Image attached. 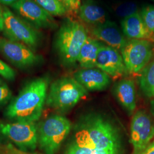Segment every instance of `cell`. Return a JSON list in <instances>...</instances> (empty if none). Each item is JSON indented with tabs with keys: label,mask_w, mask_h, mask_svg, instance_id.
<instances>
[{
	"label": "cell",
	"mask_w": 154,
	"mask_h": 154,
	"mask_svg": "<svg viewBox=\"0 0 154 154\" xmlns=\"http://www.w3.org/2000/svg\"><path fill=\"white\" fill-rule=\"evenodd\" d=\"M74 143L88 149L120 151L119 128L106 116L97 113L83 116L75 127Z\"/></svg>",
	"instance_id": "cell-1"
},
{
	"label": "cell",
	"mask_w": 154,
	"mask_h": 154,
	"mask_svg": "<svg viewBox=\"0 0 154 154\" xmlns=\"http://www.w3.org/2000/svg\"><path fill=\"white\" fill-rule=\"evenodd\" d=\"M49 79L39 77L26 84L6 109L5 116L11 121L36 122L46 103Z\"/></svg>",
	"instance_id": "cell-2"
},
{
	"label": "cell",
	"mask_w": 154,
	"mask_h": 154,
	"mask_svg": "<svg viewBox=\"0 0 154 154\" xmlns=\"http://www.w3.org/2000/svg\"><path fill=\"white\" fill-rule=\"evenodd\" d=\"M88 37L82 24L71 19L63 21L56 34L54 47L64 66H72L78 62L80 50Z\"/></svg>",
	"instance_id": "cell-3"
},
{
	"label": "cell",
	"mask_w": 154,
	"mask_h": 154,
	"mask_svg": "<svg viewBox=\"0 0 154 154\" xmlns=\"http://www.w3.org/2000/svg\"><path fill=\"white\" fill-rule=\"evenodd\" d=\"M88 94V90L73 77H63L51 83L46 104L59 112L70 110Z\"/></svg>",
	"instance_id": "cell-4"
},
{
	"label": "cell",
	"mask_w": 154,
	"mask_h": 154,
	"mask_svg": "<svg viewBox=\"0 0 154 154\" xmlns=\"http://www.w3.org/2000/svg\"><path fill=\"white\" fill-rule=\"evenodd\" d=\"M72 129V123L63 116H50L37 125L38 144L45 154H55Z\"/></svg>",
	"instance_id": "cell-5"
},
{
	"label": "cell",
	"mask_w": 154,
	"mask_h": 154,
	"mask_svg": "<svg viewBox=\"0 0 154 154\" xmlns=\"http://www.w3.org/2000/svg\"><path fill=\"white\" fill-rule=\"evenodd\" d=\"M4 20V35L11 41L21 43L34 51L41 41L38 30L32 26L8 8H2Z\"/></svg>",
	"instance_id": "cell-6"
},
{
	"label": "cell",
	"mask_w": 154,
	"mask_h": 154,
	"mask_svg": "<svg viewBox=\"0 0 154 154\" xmlns=\"http://www.w3.org/2000/svg\"><path fill=\"white\" fill-rule=\"evenodd\" d=\"M0 133L23 151H32L38 146L37 125L35 122L13 121L1 123Z\"/></svg>",
	"instance_id": "cell-7"
},
{
	"label": "cell",
	"mask_w": 154,
	"mask_h": 154,
	"mask_svg": "<svg viewBox=\"0 0 154 154\" xmlns=\"http://www.w3.org/2000/svg\"><path fill=\"white\" fill-rule=\"evenodd\" d=\"M120 51L127 72L131 74L142 72L152 56L151 42L145 39L127 41Z\"/></svg>",
	"instance_id": "cell-8"
},
{
	"label": "cell",
	"mask_w": 154,
	"mask_h": 154,
	"mask_svg": "<svg viewBox=\"0 0 154 154\" xmlns=\"http://www.w3.org/2000/svg\"><path fill=\"white\" fill-rule=\"evenodd\" d=\"M0 53L12 65L20 69H28L41 63L42 58L21 43L0 37Z\"/></svg>",
	"instance_id": "cell-9"
},
{
	"label": "cell",
	"mask_w": 154,
	"mask_h": 154,
	"mask_svg": "<svg viewBox=\"0 0 154 154\" xmlns=\"http://www.w3.org/2000/svg\"><path fill=\"white\" fill-rule=\"evenodd\" d=\"M18 16L37 29H55L58 24L53 16L45 11L34 0H18L11 5Z\"/></svg>",
	"instance_id": "cell-10"
},
{
	"label": "cell",
	"mask_w": 154,
	"mask_h": 154,
	"mask_svg": "<svg viewBox=\"0 0 154 154\" xmlns=\"http://www.w3.org/2000/svg\"><path fill=\"white\" fill-rule=\"evenodd\" d=\"M154 137V121L143 110L138 111L132 117L131 139L135 154H142Z\"/></svg>",
	"instance_id": "cell-11"
},
{
	"label": "cell",
	"mask_w": 154,
	"mask_h": 154,
	"mask_svg": "<svg viewBox=\"0 0 154 154\" xmlns=\"http://www.w3.org/2000/svg\"><path fill=\"white\" fill-rule=\"evenodd\" d=\"M96 66L114 79L124 77L128 73L121 54L107 45H103L100 48Z\"/></svg>",
	"instance_id": "cell-12"
},
{
	"label": "cell",
	"mask_w": 154,
	"mask_h": 154,
	"mask_svg": "<svg viewBox=\"0 0 154 154\" xmlns=\"http://www.w3.org/2000/svg\"><path fill=\"white\" fill-rule=\"evenodd\" d=\"M91 33L95 39L104 42L107 46L118 50H121L127 42L123 33L117 24L110 20L93 26Z\"/></svg>",
	"instance_id": "cell-13"
},
{
	"label": "cell",
	"mask_w": 154,
	"mask_h": 154,
	"mask_svg": "<svg viewBox=\"0 0 154 154\" xmlns=\"http://www.w3.org/2000/svg\"><path fill=\"white\" fill-rule=\"evenodd\" d=\"M74 78L89 90L101 91L110 85V77L98 68L83 69L74 74Z\"/></svg>",
	"instance_id": "cell-14"
},
{
	"label": "cell",
	"mask_w": 154,
	"mask_h": 154,
	"mask_svg": "<svg viewBox=\"0 0 154 154\" xmlns=\"http://www.w3.org/2000/svg\"><path fill=\"white\" fill-rule=\"evenodd\" d=\"M121 28L123 34L128 38L154 41L153 35L146 28L138 12L122 19Z\"/></svg>",
	"instance_id": "cell-15"
},
{
	"label": "cell",
	"mask_w": 154,
	"mask_h": 154,
	"mask_svg": "<svg viewBox=\"0 0 154 154\" xmlns=\"http://www.w3.org/2000/svg\"><path fill=\"white\" fill-rule=\"evenodd\" d=\"M78 14L82 21L93 26L109 20L105 9L94 0H84L79 8Z\"/></svg>",
	"instance_id": "cell-16"
},
{
	"label": "cell",
	"mask_w": 154,
	"mask_h": 154,
	"mask_svg": "<svg viewBox=\"0 0 154 154\" xmlns=\"http://www.w3.org/2000/svg\"><path fill=\"white\" fill-rule=\"evenodd\" d=\"M115 94L121 105L129 114H132L137 106L134 81L129 79H122L116 85Z\"/></svg>",
	"instance_id": "cell-17"
},
{
	"label": "cell",
	"mask_w": 154,
	"mask_h": 154,
	"mask_svg": "<svg viewBox=\"0 0 154 154\" xmlns=\"http://www.w3.org/2000/svg\"><path fill=\"white\" fill-rule=\"evenodd\" d=\"M102 45L97 39L88 37L81 48L78 58V62L83 69L97 67V57Z\"/></svg>",
	"instance_id": "cell-18"
},
{
	"label": "cell",
	"mask_w": 154,
	"mask_h": 154,
	"mask_svg": "<svg viewBox=\"0 0 154 154\" xmlns=\"http://www.w3.org/2000/svg\"><path fill=\"white\" fill-rule=\"evenodd\" d=\"M141 72L139 81L140 88L146 97L154 98V57Z\"/></svg>",
	"instance_id": "cell-19"
},
{
	"label": "cell",
	"mask_w": 154,
	"mask_h": 154,
	"mask_svg": "<svg viewBox=\"0 0 154 154\" xmlns=\"http://www.w3.org/2000/svg\"><path fill=\"white\" fill-rule=\"evenodd\" d=\"M52 16H63L68 12L59 0H34Z\"/></svg>",
	"instance_id": "cell-20"
},
{
	"label": "cell",
	"mask_w": 154,
	"mask_h": 154,
	"mask_svg": "<svg viewBox=\"0 0 154 154\" xmlns=\"http://www.w3.org/2000/svg\"><path fill=\"white\" fill-rule=\"evenodd\" d=\"M111 9L116 16L123 19L137 13L138 6L132 1H118L111 6Z\"/></svg>",
	"instance_id": "cell-21"
},
{
	"label": "cell",
	"mask_w": 154,
	"mask_h": 154,
	"mask_svg": "<svg viewBox=\"0 0 154 154\" xmlns=\"http://www.w3.org/2000/svg\"><path fill=\"white\" fill-rule=\"evenodd\" d=\"M120 151H106L88 149L78 145L74 142L69 145L64 154H119Z\"/></svg>",
	"instance_id": "cell-22"
},
{
	"label": "cell",
	"mask_w": 154,
	"mask_h": 154,
	"mask_svg": "<svg viewBox=\"0 0 154 154\" xmlns=\"http://www.w3.org/2000/svg\"><path fill=\"white\" fill-rule=\"evenodd\" d=\"M139 13L146 28L154 37V6L144 7Z\"/></svg>",
	"instance_id": "cell-23"
},
{
	"label": "cell",
	"mask_w": 154,
	"mask_h": 154,
	"mask_svg": "<svg viewBox=\"0 0 154 154\" xmlns=\"http://www.w3.org/2000/svg\"><path fill=\"white\" fill-rule=\"evenodd\" d=\"M12 92L8 84L0 78V107L5 106L11 102Z\"/></svg>",
	"instance_id": "cell-24"
},
{
	"label": "cell",
	"mask_w": 154,
	"mask_h": 154,
	"mask_svg": "<svg viewBox=\"0 0 154 154\" xmlns=\"http://www.w3.org/2000/svg\"><path fill=\"white\" fill-rule=\"evenodd\" d=\"M0 75L9 81H13L16 77V72L11 67L0 60Z\"/></svg>",
	"instance_id": "cell-25"
},
{
	"label": "cell",
	"mask_w": 154,
	"mask_h": 154,
	"mask_svg": "<svg viewBox=\"0 0 154 154\" xmlns=\"http://www.w3.org/2000/svg\"><path fill=\"white\" fill-rule=\"evenodd\" d=\"M0 154H41L31 153L20 150L11 143L0 144Z\"/></svg>",
	"instance_id": "cell-26"
},
{
	"label": "cell",
	"mask_w": 154,
	"mask_h": 154,
	"mask_svg": "<svg viewBox=\"0 0 154 154\" xmlns=\"http://www.w3.org/2000/svg\"><path fill=\"white\" fill-rule=\"evenodd\" d=\"M66 8L67 11L78 13L81 5V0H59Z\"/></svg>",
	"instance_id": "cell-27"
},
{
	"label": "cell",
	"mask_w": 154,
	"mask_h": 154,
	"mask_svg": "<svg viewBox=\"0 0 154 154\" xmlns=\"http://www.w3.org/2000/svg\"><path fill=\"white\" fill-rule=\"evenodd\" d=\"M141 154H154V141L149 144Z\"/></svg>",
	"instance_id": "cell-28"
},
{
	"label": "cell",
	"mask_w": 154,
	"mask_h": 154,
	"mask_svg": "<svg viewBox=\"0 0 154 154\" xmlns=\"http://www.w3.org/2000/svg\"><path fill=\"white\" fill-rule=\"evenodd\" d=\"M4 27V20L2 14V10L0 8V32H3Z\"/></svg>",
	"instance_id": "cell-29"
},
{
	"label": "cell",
	"mask_w": 154,
	"mask_h": 154,
	"mask_svg": "<svg viewBox=\"0 0 154 154\" xmlns=\"http://www.w3.org/2000/svg\"><path fill=\"white\" fill-rule=\"evenodd\" d=\"M18 0H0V4L5 5H11Z\"/></svg>",
	"instance_id": "cell-30"
},
{
	"label": "cell",
	"mask_w": 154,
	"mask_h": 154,
	"mask_svg": "<svg viewBox=\"0 0 154 154\" xmlns=\"http://www.w3.org/2000/svg\"><path fill=\"white\" fill-rule=\"evenodd\" d=\"M150 111L152 115L154 116V99H152L150 104Z\"/></svg>",
	"instance_id": "cell-31"
},
{
	"label": "cell",
	"mask_w": 154,
	"mask_h": 154,
	"mask_svg": "<svg viewBox=\"0 0 154 154\" xmlns=\"http://www.w3.org/2000/svg\"><path fill=\"white\" fill-rule=\"evenodd\" d=\"M115 1H118H118H121V0H115Z\"/></svg>",
	"instance_id": "cell-32"
},
{
	"label": "cell",
	"mask_w": 154,
	"mask_h": 154,
	"mask_svg": "<svg viewBox=\"0 0 154 154\" xmlns=\"http://www.w3.org/2000/svg\"><path fill=\"white\" fill-rule=\"evenodd\" d=\"M152 1H154V0H152Z\"/></svg>",
	"instance_id": "cell-33"
},
{
	"label": "cell",
	"mask_w": 154,
	"mask_h": 154,
	"mask_svg": "<svg viewBox=\"0 0 154 154\" xmlns=\"http://www.w3.org/2000/svg\"></svg>",
	"instance_id": "cell-34"
}]
</instances>
